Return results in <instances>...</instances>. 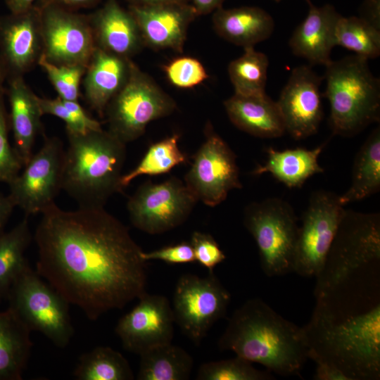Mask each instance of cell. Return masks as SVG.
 I'll return each instance as SVG.
<instances>
[{
    "instance_id": "6da1fadb",
    "label": "cell",
    "mask_w": 380,
    "mask_h": 380,
    "mask_svg": "<svg viewBox=\"0 0 380 380\" xmlns=\"http://www.w3.org/2000/svg\"><path fill=\"white\" fill-rule=\"evenodd\" d=\"M315 306L303 327L308 359L349 380L380 379V227L343 219L315 277Z\"/></svg>"
},
{
    "instance_id": "7a4b0ae2",
    "label": "cell",
    "mask_w": 380,
    "mask_h": 380,
    "mask_svg": "<svg viewBox=\"0 0 380 380\" xmlns=\"http://www.w3.org/2000/svg\"><path fill=\"white\" fill-rule=\"evenodd\" d=\"M33 236L37 272L90 320L146 292L143 251L104 207L64 210L54 203Z\"/></svg>"
},
{
    "instance_id": "3957f363",
    "label": "cell",
    "mask_w": 380,
    "mask_h": 380,
    "mask_svg": "<svg viewBox=\"0 0 380 380\" xmlns=\"http://www.w3.org/2000/svg\"><path fill=\"white\" fill-rule=\"evenodd\" d=\"M220 350H230L281 376L298 375L308 359L303 327L290 322L260 298L237 308L220 337Z\"/></svg>"
},
{
    "instance_id": "277c9868",
    "label": "cell",
    "mask_w": 380,
    "mask_h": 380,
    "mask_svg": "<svg viewBox=\"0 0 380 380\" xmlns=\"http://www.w3.org/2000/svg\"><path fill=\"white\" fill-rule=\"evenodd\" d=\"M62 170V190L80 208H103L122 189L120 180L125 144L103 129L67 132Z\"/></svg>"
},
{
    "instance_id": "5b68a950",
    "label": "cell",
    "mask_w": 380,
    "mask_h": 380,
    "mask_svg": "<svg viewBox=\"0 0 380 380\" xmlns=\"http://www.w3.org/2000/svg\"><path fill=\"white\" fill-rule=\"evenodd\" d=\"M324 93L330 106L329 123L334 134L353 137L380 120V80L368 60L352 55L326 66Z\"/></svg>"
},
{
    "instance_id": "8992f818",
    "label": "cell",
    "mask_w": 380,
    "mask_h": 380,
    "mask_svg": "<svg viewBox=\"0 0 380 380\" xmlns=\"http://www.w3.org/2000/svg\"><path fill=\"white\" fill-rule=\"evenodd\" d=\"M6 298L8 308L31 331L40 332L58 348L69 344L74 334L70 304L29 264L12 284Z\"/></svg>"
},
{
    "instance_id": "52a82bcc",
    "label": "cell",
    "mask_w": 380,
    "mask_h": 380,
    "mask_svg": "<svg viewBox=\"0 0 380 380\" xmlns=\"http://www.w3.org/2000/svg\"><path fill=\"white\" fill-rule=\"evenodd\" d=\"M243 221L257 244L264 273L278 277L293 272L299 226L290 203L279 198L251 203Z\"/></svg>"
},
{
    "instance_id": "ba28073f",
    "label": "cell",
    "mask_w": 380,
    "mask_h": 380,
    "mask_svg": "<svg viewBox=\"0 0 380 380\" xmlns=\"http://www.w3.org/2000/svg\"><path fill=\"white\" fill-rule=\"evenodd\" d=\"M175 100L132 61L125 84L108 104V132L124 144L136 140L147 125L172 113Z\"/></svg>"
},
{
    "instance_id": "9c48e42d",
    "label": "cell",
    "mask_w": 380,
    "mask_h": 380,
    "mask_svg": "<svg viewBox=\"0 0 380 380\" xmlns=\"http://www.w3.org/2000/svg\"><path fill=\"white\" fill-rule=\"evenodd\" d=\"M230 301V293L213 272L203 277L184 274L179 278L172 296L175 322L198 346L214 324L224 317Z\"/></svg>"
},
{
    "instance_id": "30bf717a",
    "label": "cell",
    "mask_w": 380,
    "mask_h": 380,
    "mask_svg": "<svg viewBox=\"0 0 380 380\" xmlns=\"http://www.w3.org/2000/svg\"><path fill=\"white\" fill-rule=\"evenodd\" d=\"M345 210L334 193L324 190L312 193L298 227L293 272L305 277L318 274Z\"/></svg>"
},
{
    "instance_id": "8fae6325",
    "label": "cell",
    "mask_w": 380,
    "mask_h": 380,
    "mask_svg": "<svg viewBox=\"0 0 380 380\" xmlns=\"http://www.w3.org/2000/svg\"><path fill=\"white\" fill-rule=\"evenodd\" d=\"M65 150L56 137H46L41 148L32 154L21 171L8 185V196L25 216L42 214L62 190Z\"/></svg>"
},
{
    "instance_id": "7c38bea8",
    "label": "cell",
    "mask_w": 380,
    "mask_h": 380,
    "mask_svg": "<svg viewBox=\"0 0 380 380\" xmlns=\"http://www.w3.org/2000/svg\"><path fill=\"white\" fill-rule=\"evenodd\" d=\"M198 201L189 188L172 177L164 182H146L127 202L132 225L146 233L158 234L182 224Z\"/></svg>"
},
{
    "instance_id": "4fadbf2b",
    "label": "cell",
    "mask_w": 380,
    "mask_h": 380,
    "mask_svg": "<svg viewBox=\"0 0 380 380\" xmlns=\"http://www.w3.org/2000/svg\"><path fill=\"white\" fill-rule=\"evenodd\" d=\"M39 8L45 58L55 65L87 67L96 48L89 16L49 1Z\"/></svg>"
},
{
    "instance_id": "5bb4252c",
    "label": "cell",
    "mask_w": 380,
    "mask_h": 380,
    "mask_svg": "<svg viewBox=\"0 0 380 380\" xmlns=\"http://www.w3.org/2000/svg\"><path fill=\"white\" fill-rule=\"evenodd\" d=\"M205 136L185 177V184L197 201L214 207L224 201L231 190L242 186L235 154L210 123Z\"/></svg>"
},
{
    "instance_id": "9a60e30c",
    "label": "cell",
    "mask_w": 380,
    "mask_h": 380,
    "mask_svg": "<svg viewBox=\"0 0 380 380\" xmlns=\"http://www.w3.org/2000/svg\"><path fill=\"white\" fill-rule=\"evenodd\" d=\"M118 322L115 331L125 350L141 355L156 346L172 343L175 319L169 300L146 292Z\"/></svg>"
},
{
    "instance_id": "2e32d148",
    "label": "cell",
    "mask_w": 380,
    "mask_h": 380,
    "mask_svg": "<svg viewBox=\"0 0 380 380\" xmlns=\"http://www.w3.org/2000/svg\"><path fill=\"white\" fill-rule=\"evenodd\" d=\"M324 77L310 65L292 70L277 101L285 131L295 139L316 134L323 118L319 87Z\"/></svg>"
},
{
    "instance_id": "e0dca14e",
    "label": "cell",
    "mask_w": 380,
    "mask_h": 380,
    "mask_svg": "<svg viewBox=\"0 0 380 380\" xmlns=\"http://www.w3.org/2000/svg\"><path fill=\"white\" fill-rule=\"evenodd\" d=\"M42 54L39 6L0 17V60L6 77L23 75Z\"/></svg>"
},
{
    "instance_id": "ac0fdd59",
    "label": "cell",
    "mask_w": 380,
    "mask_h": 380,
    "mask_svg": "<svg viewBox=\"0 0 380 380\" xmlns=\"http://www.w3.org/2000/svg\"><path fill=\"white\" fill-rule=\"evenodd\" d=\"M144 46L183 51L188 28L197 15L190 3L129 5Z\"/></svg>"
},
{
    "instance_id": "d6986e66",
    "label": "cell",
    "mask_w": 380,
    "mask_h": 380,
    "mask_svg": "<svg viewBox=\"0 0 380 380\" xmlns=\"http://www.w3.org/2000/svg\"><path fill=\"white\" fill-rule=\"evenodd\" d=\"M309 11L303 21L293 31L289 42L293 53L311 65L326 66L332 60L331 53L336 43V27L341 17L331 4L313 5L306 0Z\"/></svg>"
},
{
    "instance_id": "ffe728a7",
    "label": "cell",
    "mask_w": 380,
    "mask_h": 380,
    "mask_svg": "<svg viewBox=\"0 0 380 380\" xmlns=\"http://www.w3.org/2000/svg\"><path fill=\"white\" fill-rule=\"evenodd\" d=\"M89 20L96 46L106 51L131 58L144 46L134 16L117 0H107Z\"/></svg>"
},
{
    "instance_id": "44dd1931",
    "label": "cell",
    "mask_w": 380,
    "mask_h": 380,
    "mask_svg": "<svg viewBox=\"0 0 380 380\" xmlns=\"http://www.w3.org/2000/svg\"><path fill=\"white\" fill-rule=\"evenodd\" d=\"M131 61L96 46L87 65L83 84L87 102L101 116L125 84Z\"/></svg>"
},
{
    "instance_id": "7402d4cb",
    "label": "cell",
    "mask_w": 380,
    "mask_h": 380,
    "mask_svg": "<svg viewBox=\"0 0 380 380\" xmlns=\"http://www.w3.org/2000/svg\"><path fill=\"white\" fill-rule=\"evenodd\" d=\"M8 78L7 90L13 148L25 165L32 156L35 139L41 130V112L37 96L25 82L23 75Z\"/></svg>"
},
{
    "instance_id": "603a6c76",
    "label": "cell",
    "mask_w": 380,
    "mask_h": 380,
    "mask_svg": "<svg viewBox=\"0 0 380 380\" xmlns=\"http://www.w3.org/2000/svg\"><path fill=\"white\" fill-rule=\"evenodd\" d=\"M231 122L239 129L261 138H277L286 133L277 103L266 93L260 95L234 94L224 102Z\"/></svg>"
},
{
    "instance_id": "cb8c5ba5",
    "label": "cell",
    "mask_w": 380,
    "mask_h": 380,
    "mask_svg": "<svg viewBox=\"0 0 380 380\" xmlns=\"http://www.w3.org/2000/svg\"><path fill=\"white\" fill-rule=\"evenodd\" d=\"M212 21L220 37L243 49L266 40L274 29L271 15L256 6H222L213 12Z\"/></svg>"
},
{
    "instance_id": "d4e9b609",
    "label": "cell",
    "mask_w": 380,
    "mask_h": 380,
    "mask_svg": "<svg viewBox=\"0 0 380 380\" xmlns=\"http://www.w3.org/2000/svg\"><path fill=\"white\" fill-rule=\"evenodd\" d=\"M325 144L313 149L296 148L278 151L268 147L265 165H258L253 171L254 175L270 173L276 179L289 188L300 187L314 175L322 173L318 158Z\"/></svg>"
},
{
    "instance_id": "484cf974",
    "label": "cell",
    "mask_w": 380,
    "mask_h": 380,
    "mask_svg": "<svg viewBox=\"0 0 380 380\" xmlns=\"http://www.w3.org/2000/svg\"><path fill=\"white\" fill-rule=\"evenodd\" d=\"M31 331L9 308L0 312V380H21L32 347Z\"/></svg>"
},
{
    "instance_id": "4316f807",
    "label": "cell",
    "mask_w": 380,
    "mask_h": 380,
    "mask_svg": "<svg viewBox=\"0 0 380 380\" xmlns=\"http://www.w3.org/2000/svg\"><path fill=\"white\" fill-rule=\"evenodd\" d=\"M380 190V127L368 136L356 154L348 189L339 200L343 205L362 200Z\"/></svg>"
},
{
    "instance_id": "83f0119b",
    "label": "cell",
    "mask_w": 380,
    "mask_h": 380,
    "mask_svg": "<svg viewBox=\"0 0 380 380\" xmlns=\"http://www.w3.org/2000/svg\"><path fill=\"white\" fill-rule=\"evenodd\" d=\"M140 356L138 380H186L194 360L182 348L172 343L152 348Z\"/></svg>"
},
{
    "instance_id": "f1b7e54d",
    "label": "cell",
    "mask_w": 380,
    "mask_h": 380,
    "mask_svg": "<svg viewBox=\"0 0 380 380\" xmlns=\"http://www.w3.org/2000/svg\"><path fill=\"white\" fill-rule=\"evenodd\" d=\"M33 239L27 216L0 234V300L7 298L12 284L29 264L25 254Z\"/></svg>"
},
{
    "instance_id": "f546056e",
    "label": "cell",
    "mask_w": 380,
    "mask_h": 380,
    "mask_svg": "<svg viewBox=\"0 0 380 380\" xmlns=\"http://www.w3.org/2000/svg\"><path fill=\"white\" fill-rule=\"evenodd\" d=\"M78 380H132L127 360L108 346H98L80 355L73 371Z\"/></svg>"
},
{
    "instance_id": "4dcf8cb0",
    "label": "cell",
    "mask_w": 380,
    "mask_h": 380,
    "mask_svg": "<svg viewBox=\"0 0 380 380\" xmlns=\"http://www.w3.org/2000/svg\"><path fill=\"white\" fill-rule=\"evenodd\" d=\"M243 49V55L231 61L228 66L234 93L246 96L265 94L268 58L254 47Z\"/></svg>"
},
{
    "instance_id": "1f68e13d",
    "label": "cell",
    "mask_w": 380,
    "mask_h": 380,
    "mask_svg": "<svg viewBox=\"0 0 380 380\" xmlns=\"http://www.w3.org/2000/svg\"><path fill=\"white\" fill-rule=\"evenodd\" d=\"M179 139V134H174L150 146L136 167L122 175V188L139 176L165 174L176 165L185 163L186 157L178 146Z\"/></svg>"
},
{
    "instance_id": "d6a6232c",
    "label": "cell",
    "mask_w": 380,
    "mask_h": 380,
    "mask_svg": "<svg viewBox=\"0 0 380 380\" xmlns=\"http://www.w3.org/2000/svg\"><path fill=\"white\" fill-rule=\"evenodd\" d=\"M336 46L367 60L380 55V30L359 16L341 17L336 27Z\"/></svg>"
},
{
    "instance_id": "836d02e7",
    "label": "cell",
    "mask_w": 380,
    "mask_h": 380,
    "mask_svg": "<svg viewBox=\"0 0 380 380\" xmlns=\"http://www.w3.org/2000/svg\"><path fill=\"white\" fill-rule=\"evenodd\" d=\"M197 380H272L271 372L255 368L252 362L239 357L210 361L202 364L196 376Z\"/></svg>"
},
{
    "instance_id": "e575fe53",
    "label": "cell",
    "mask_w": 380,
    "mask_h": 380,
    "mask_svg": "<svg viewBox=\"0 0 380 380\" xmlns=\"http://www.w3.org/2000/svg\"><path fill=\"white\" fill-rule=\"evenodd\" d=\"M37 64L46 73L58 97L66 101H78L80 85L86 66L55 65L48 61L43 54Z\"/></svg>"
},
{
    "instance_id": "d590c367",
    "label": "cell",
    "mask_w": 380,
    "mask_h": 380,
    "mask_svg": "<svg viewBox=\"0 0 380 380\" xmlns=\"http://www.w3.org/2000/svg\"><path fill=\"white\" fill-rule=\"evenodd\" d=\"M167 80L180 89L195 87L209 77L202 63L191 56H179L164 65Z\"/></svg>"
},
{
    "instance_id": "8d00e7d4",
    "label": "cell",
    "mask_w": 380,
    "mask_h": 380,
    "mask_svg": "<svg viewBox=\"0 0 380 380\" xmlns=\"http://www.w3.org/2000/svg\"><path fill=\"white\" fill-rule=\"evenodd\" d=\"M4 93V89L0 88V182L8 184L21 171L24 164L8 140Z\"/></svg>"
},
{
    "instance_id": "74e56055",
    "label": "cell",
    "mask_w": 380,
    "mask_h": 380,
    "mask_svg": "<svg viewBox=\"0 0 380 380\" xmlns=\"http://www.w3.org/2000/svg\"><path fill=\"white\" fill-rule=\"evenodd\" d=\"M190 243L194 250L195 261L209 272H213L214 268L226 259V255L218 243L208 234L194 232Z\"/></svg>"
},
{
    "instance_id": "f35d334b",
    "label": "cell",
    "mask_w": 380,
    "mask_h": 380,
    "mask_svg": "<svg viewBox=\"0 0 380 380\" xmlns=\"http://www.w3.org/2000/svg\"><path fill=\"white\" fill-rule=\"evenodd\" d=\"M37 101L42 115H51L62 120L65 123L66 132H87L74 113L60 97L46 99L37 96Z\"/></svg>"
},
{
    "instance_id": "ab89813d",
    "label": "cell",
    "mask_w": 380,
    "mask_h": 380,
    "mask_svg": "<svg viewBox=\"0 0 380 380\" xmlns=\"http://www.w3.org/2000/svg\"><path fill=\"white\" fill-rule=\"evenodd\" d=\"M146 262L151 260H162L172 265L185 264L195 261L194 250L191 243L182 242L160 249L141 253Z\"/></svg>"
},
{
    "instance_id": "60d3db41",
    "label": "cell",
    "mask_w": 380,
    "mask_h": 380,
    "mask_svg": "<svg viewBox=\"0 0 380 380\" xmlns=\"http://www.w3.org/2000/svg\"><path fill=\"white\" fill-rule=\"evenodd\" d=\"M359 17L380 30V0H364Z\"/></svg>"
},
{
    "instance_id": "b9f144b4",
    "label": "cell",
    "mask_w": 380,
    "mask_h": 380,
    "mask_svg": "<svg viewBox=\"0 0 380 380\" xmlns=\"http://www.w3.org/2000/svg\"><path fill=\"white\" fill-rule=\"evenodd\" d=\"M316 364L315 380H349L347 376L338 368L321 360Z\"/></svg>"
},
{
    "instance_id": "7bdbcfd3",
    "label": "cell",
    "mask_w": 380,
    "mask_h": 380,
    "mask_svg": "<svg viewBox=\"0 0 380 380\" xmlns=\"http://www.w3.org/2000/svg\"><path fill=\"white\" fill-rule=\"evenodd\" d=\"M15 208L8 195L0 192V234L5 232V227Z\"/></svg>"
},
{
    "instance_id": "ee69618b",
    "label": "cell",
    "mask_w": 380,
    "mask_h": 380,
    "mask_svg": "<svg viewBox=\"0 0 380 380\" xmlns=\"http://www.w3.org/2000/svg\"><path fill=\"white\" fill-rule=\"evenodd\" d=\"M197 15L213 13L222 6L224 0H189Z\"/></svg>"
},
{
    "instance_id": "f6af8a7d",
    "label": "cell",
    "mask_w": 380,
    "mask_h": 380,
    "mask_svg": "<svg viewBox=\"0 0 380 380\" xmlns=\"http://www.w3.org/2000/svg\"><path fill=\"white\" fill-rule=\"evenodd\" d=\"M50 0H5L6 4L11 13H23L34 6L37 1L40 3Z\"/></svg>"
},
{
    "instance_id": "bcb514c9",
    "label": "cell",
    "mask_w": 380,
    "mask_h": 380,
    "mask_svg": "<svg viewBox=\"0 0 380 380\" xmlns=\"http://www.w3.org/2000/svg\"><path fill=\"white\" fill-rule=\"evenodd\" d=\"M101 0H50L66 8L72 10L78 8L89 7L95 5Z\"/></svg>"
},
{
    "instance_id": "7dc6e473",
    "label": "cell",
    "mask_w": 380,
    "mask_h": 380,
    "mask_svg": "<svg viewBox=\"0 0 380 380\" xmlns=\"http://www.w3.org/2000/svg\"><path fill=\"white\" fill-rule=\"evenodd\" d=\"M129 5L146 6L170 3H189V0H127Z\"/></svg>"
},
{
    "instance_id": "c3c4849f",
    "label": "cell",
    "mask_w": 380,
    "mask_h": 380,
    "mask_svg": "<svg viewBox=\"0 0 380 380\" xmlns=\"http://www.w3.org/2000/svg\"><path fill=\"white\" fill-rule=\"evenodd\" d=\"M5 77H6V74H5L4 68L2 66V64L0 60V88L3 87L2 84L4 81Z\"/></svg>"
},
{
    "instance_id": "681fc988",
    "label": "cell",
    "mask_w": 380,
    "mask_h": 380,
    "mask_svg": "<svg viewBox=\"0 0 380 380\" xmlns=\"http://www.w3.org/2000/svg\"><path fill=\"white\" fill-rule=\"evenodd\" d=\"M275 1H277V2H279V1H280L281 0H275Z\"/></svg>"
}]
</instances>
